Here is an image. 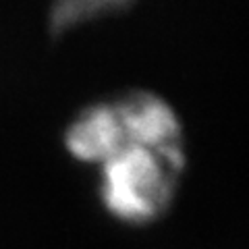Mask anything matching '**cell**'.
Returning a JSON list of instances; mask_svg holds the SVG:
<instances>
[{
	"label": "cell",
	"mask_w": 249,
	"mask_h": 249,
	"mask_svg": "<svg viewBox=\"0 0 249 249\" xmlns=\"http://www.w3.org/2000/svg\"><path fill=\"white\" fill-rule=\"evenodd\" d=\"M98 168L102 208L119 222L142 227L162 218L175 201L185 170V145L131 143Z\"/></svg>",
	"instance_id": "cell-1"
},
{
	"label": "cell",
	"mask_w": 249,
	"mask_h": 249,
	"mask_svg": "<svg viewBox=\"0 0 249 249\" xmlns=\"http://www.w3.org/2000/svg\"><path fill=\"white\" fill-rule=\"evenodd\" d=\"M65 145L73 158L93 166L104 164L116 152L131 145L116 98L83 108L67 127Z\"/></svg>",
	"instance_id": "cell-2"
},
{
	"label": "cell",
	"mask_w": 249,
	"mask_h": 249,
	"mask_svg": "<svg viewBox=\"0 0 249 249\" xmlns=\"http://www.w3.org/2000/svg\"><path fill=\"white\" fill-rule=\"evenodd\" d=\"M137 0H54L50 9L52 34H62L93 19L124 13Z\"/></svg>",
	"instance_id": "cell-3"
}]
</instances>
